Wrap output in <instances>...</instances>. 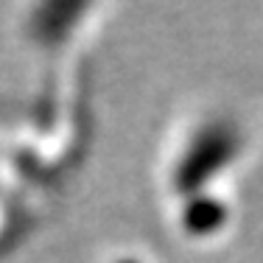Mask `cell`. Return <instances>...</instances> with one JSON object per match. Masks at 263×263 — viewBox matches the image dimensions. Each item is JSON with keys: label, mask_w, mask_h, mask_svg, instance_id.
Returning <instances> with one entry per match:
<instances>
[{"label": "cell", "mask_w": 263, "mask_h": 263, "mask_svg": "<svg viewBox=\"0 0 263 263\" xmlns=\"http://www.w3.org/2000/svg\"><path fill=\"white\" fill-rule=\"evenodd\" d=\"M238 132L230 126L227 121L216 118V121L204 123L196 129V137H191V143L182 152V162L177 165V179H185V191H191L193 185L202 187V174L216 171V177L235 160L238 154Z\"/></svg>", "instance_id": "6da1fadb"}]
</instances>
